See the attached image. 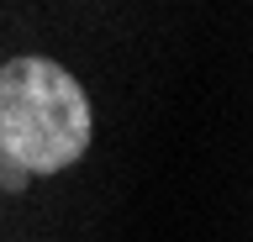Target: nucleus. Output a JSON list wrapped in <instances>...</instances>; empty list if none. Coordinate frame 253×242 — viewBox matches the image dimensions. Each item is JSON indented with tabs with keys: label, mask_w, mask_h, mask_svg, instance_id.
Here are the masks:
<instances>
[{
	"label": "nucleus",
	"mask_w": 253,
	"mask_h": 242,
	"mask_svg": "<svg viewBox=\"0 0 253 242\" xmlns=\"http://www.w3.org/2000/svg\"><path fill=\"white\" fill-rule=\"evenodd\" d=\"M90 147V100L53 58L0 64V158L53 174Z\"/></svg>",
	"instance_id": "obj_1"
}]
</instances>
